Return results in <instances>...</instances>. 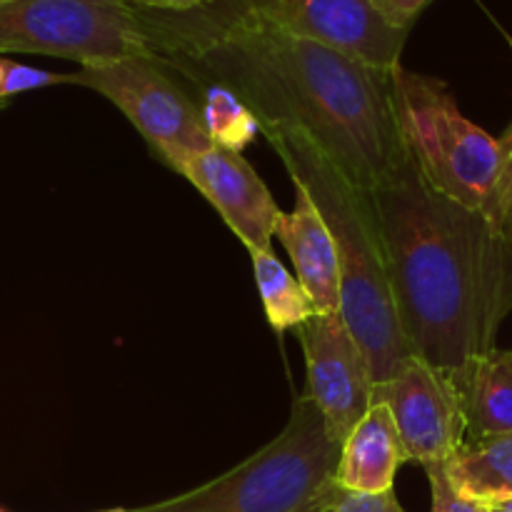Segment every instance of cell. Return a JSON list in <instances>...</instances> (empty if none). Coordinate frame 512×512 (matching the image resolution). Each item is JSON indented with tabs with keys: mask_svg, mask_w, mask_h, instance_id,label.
<instances>
[{
	"mask_svg": "<svg viewBox=\"0 0 512 512\" xmlns=\"http://www.w3.org/2000/svg\"><path fill=\"white\" fill-rule=\"evenodd\" d=\"M148 48L195 88L238 95L260 130L308 138L345 178L373 193L410 150L393 103V70L210 0L190 13L135 10Z\"/></svg>",
	"mask_w": 512,
	"mask_h": 512,
	"instance_id": "cell-1",
	"label": "cell"
},
{
	"mask_svg": "<svg viewBox=\"0 0 512 512\" xmlns=\"http://www.w3.org/2000/svg\"><path fill=\"white\" fill-rule=\"evenodd\" d=\"M373 200L413 358L450 373L493 353L512 310V250L498 225L435 190L413 155L373 190Z\"/></svg>",
	"mask_w": 512,
	"mask_h": 512,
	"instance_id": "cell-2",
	"label": "cell"
},
{
	"mask_svg": "<svg viewBox=\"0 0 512 512\" xmlns=\"http://www.w3.org/2000/svg\"><path fill=\"white\" fill-rule=\"evenodd\" d=\"M290 180L305 185L323 213L340 263L345 323L368 358L373 383L393 378L410 358L385 260L383 230L373 193L345 178L308 138L293 130H263Z\"/></svg>",
	"mask_w": 512,
	"mask_h": 512,
	"instance_id": "cell-3",
	"label": "cell"
},
{
	"mask_svg": "<svg viewBox=\"0 0 512 512\" xmlns=\"http://www.w3.org/2000/svg\"><path fill=\"white\" fill-rule=\"evenodd\" d=\"M343 443L318 405L300 395L288 425L220 478L130 512H330L338 500Z\"/></svg>",
	"mask_w": 512,
	"mask_h": 512,
	"instance_id": "cell-4",
	"label": "cell"
},
{
	"mask_svg": "<svg viewBox=\"0 0 512 512\" xmlns=\"http://www.w3.org/2000/svg\"><path fill=\"white\" fill-rule=\"evenodd\" d=\"M390 78L400 135L428 183L495 220L508 163L503 140L465 118L440 78L403 65Z\"/></svg>",
	"mask_w": 512,
	"mask_h": 512,
	"instance_id": "cell-5",
	"label": "cell"
},
{
	"mask_svg": "<svg viewBox=\"0 0 512 512\" xmlns=\"http://www.w3.org/2000/svg\"><path fill=\"white\" fill-rule=\"evenodd\" d=\"M28 53L108 63L153 55L138 13L123 0H18L0 8V55Z\"/></svg>",
	"mask_w": 512,
	"mask_h": 512,
	"instance_id": "cell-6",
	"label": "cell"
},
{
	"mask_svg": "<svg viewBox=\"0 0 512 512\" xmlns=\"http://www.w3.org/2000/svg\"><path fill=\"white\" fill-rule=\"evenodd\" d=\"M70 83L108 98L175 173L213 145L203 110L155 55H130L70 73Z\"/></svg>",
	"mask_w": 512,
	"mask_h": 512,
	"instance_id": "cell-7",
	"label": "cell"
},
{
	"mask_svg": "<svg viewBox=\"0 0 512 512\" xmlns=\"http://www.w3.org/2000/svg\"><path fill=\"white\" fill-rule=\"evenodd\" d=\"M238 13L280 25L380 70L400 65L405 30L385 23L370 0H215Z\"/></svg>",
	"mask_w": 512,
	"mask_h": 512,
	"instance_id": "cell-8",
	"label": "cell"
},
{
	"mask_svg": "<svg viewBox=\"0 0 512 512\" xmlns=\"http://www.w3.org/2000/svg\"><path fill=\"white\" fill-rule=\"evenodd\" d=\"M373 403L390 410L410 463L445 465L468 440L458 393L448 373L410 358L393 378L373 385Z\"/></svg>",
	"mask_w": 512,
	"mask_h": 512,
	"instance_id": "cell-9",
	"label": "cell"
},
{
	"mask_svg": "<svg viewBox=\"0 0 512 512\" xmlns=\"http://www.w3.org/2000/svg\"><path fill=\"white\" fill-rule=\"evenodd\" d=\"M295 330L308 368L305 395L325 415L330 433L345 443L373 405L368 358L343 313H318Z\"/></svg>",
	"mask_w": 512,
	"mask_h": 512,
	"instance_id": "cell-10",
	"label": "cell"
},
{
	"mask_svg": "<svg viewBox=\"0 0 512 512\" xmlns=\"http://www.w3.org/2000/svg\"><path fill=\"white\" fill-rule=\"evenodd\" d=\"M180 175L208 198L228 228L243 240L245 248L273 250L280 208L265 188L263 178L238 150L213 143L208 150L193 155Z\"/></svg>",
	"mask_w": 512,
	"mask_h": 512,
	"instance_id": "cell-11",
	"label": "cell"
},
{
	"mask_svg": "<svg viewBox=\"0 0 512 512\" xmlns=\"http://www.w3.org/2000/svg\"><path fill=\"white\" fill-rule=\"evenodd\" d=\"M295 205L290 213L280 210L275 238L295 265V278L313 300L318 313H340V263L333 233L323 213L310 198L308 188L293 180Z\"/></svg>",
	"mask_w": 512,
	"mask_h": 512,
	"instance_id": "cell-12",
	"label": "cell"
},
{
	"mask_svg": "<svg viewBox=\"0 0 512 512\" xmlns=\"http://www.w3.org/2000/svg\"><path fill=\"white\" fill-rule=\"evenodd\" d=\"M403 463H408V455L400 443L393 415L383 403H373L345 438L335 483L345 493H390Z\"/></svg>",
	"mask_w": 512,
	"mask_h": 512,
	"instance_id": "cell-13",
	"label": "cell"
},
{
	"mask_svg": "<svg viewBox=\"0 0 512 512\" xmlns=\"http://www.w3.org/2000/svg\"><path fill=\"white\" fill-rule=\"evenodd\" d=\"M470 440L512 433V350L468 360L448 373Z\"/></svg>",
	"mask_w": 512,
	"mask_h": 512,
	"instance_id": "cell-14",
	"label": "cell"
},
{
	"mask_svg": "<svg viewBox=\"0 0 512 512\" xmlns=\"http://www.w3.org/2000/svg\"><path fill=\"white\" fill-rule=\"evenodd\" d=\"M445 475L455 493L475 503L512 498V433L465 440L445 463Z\"/></svg>",
	"mask_w": 512,
	"mask_h": 512,
	"instance_id": "cell-15",
	"label": "cell"
},
{
	"mask_svg": "<svg viewBox=\"0 0 512 512\" xmlns=\"http://www.w3.org/2000/svg\"><path fill=\"white\" fill-rule=\"evenodd\" d=\"M250 260H253L255 285H258L270 328L285 333L290 328H300L305 320L318 315L300 280L288 273L273 250H250Z\"/></svg>",
	"mask_w": 512,
	"mask_h": 512,
	"instance_id": "cell-16",
	"label": "cell"
},
{
	"mask_svg": "<svg viewBox=\"0 0 512 512\" xmlns=\"http://www.w3.org/2000/svg\"><path fill=\"white\" fill-rule=\"evenodd\" d=\"M203 95V120L208 128L210 140L215 145H223L230 150H243L245 145L253 143L258 135L260 123L253 110L243 103L235 93L220 85H205L200 88Z\"/></svg>",
	"mask_w": 512,
	"mask_h": 512,
	"instance_id": "cell-17",
	"label": "cell"
},
{
	"mask_svg": "<svg viewBox=\"0 0 512 512\" xmlns=\"http://www.w3.org/2000/svg\"><path fill=\"white\" fill-rule=\"evenodd\" d=\"M70 83V73H50V70L30 68V65H20L15 60H8L5 65V78L0 85V100H8L10 95L25 93V90L35 88H48V85H60Z\"/></svg>",
	"mask_w": 512,
	"mask_h": 512,
	"instance_id": "cell-18",
	"label": "cell"
},
{
	"mask_svg": "<svg viewBox=\"0 0 512 512\" xmlns=\"http://www.w3.org/2000/svg\"><path fill=\"white\" fill-rule=\"evenodd\" d=\"M430 480V490H433V512H488L483 503L463 498L453 490L448 475H445V465H430L425 468Z\"/></svg>",
	"mask_w": 512,
	"mask_h": 512,
	"instance_id": "cell-19",
	"label": "cell"
},
{
	"mask_svg": "<svg viewBox=\"0 0 512 512\" xmlns=\"http://www.w3.org/2000/svg\"><path fill=\"white\" fill-rule=\"evenodd\" d=\"M505 145V155H508V163H505V175H503V185H500V195H498V210H495V220L493 223L498 225V230L503 233V238L508 240L510 250H512V125L500 135Z\"/></svg>",
	"mask_w": 512,
	"mask_h": 512,
	"instance_id": "cell-20",
	"label": "cell"
},
{
	"mask_svg": "<svg viewBox=\"0 0 512 512\" xmlns=\"http://www.w3.org/2000/svg\"><path fill=\"white\" fill-rule=\"evenodd\" d=\"M370 3H373V8L378 10V15L385 23L410 33L415 20L420 18V13H423L433 0H370Z\"/></svg>",
	"mask_w": 512,
	"mask_h": 512,
	"instance_id": "cell-21",
	"label": "cell"
},
{
	"mask_svg": "<svg viewBox=\"0 0 512 512\" xmlns=\"http://www.w3.org/2000/svg\"><path fill=\"white\" fill-rule=\"evenodd\" d=\"M333 512H405V510L403 505L398 503L393 490L380 495L345 493V490H340Z\"/></svg>",
	"mask_w": 512,
	"mask_h": 512,
	"instance_id": "cell-22",
	"label": "cell"
},
{
	"mask_svg": "<svg viewBox=\"0 0 512 512\" xmlns=\"http://www.w3.org/2000/svg\"><path fill=\"white\" fill-rule=\"evenodd\" d=\"M123 3L143 13H190L208 5L210 0H123Z\"/></svg>",
	"mask_w": 512,
	"mask_h": 512,
	"instance_id": "cell-23",
	"label": "cell"
},
{
	"mask_svg": "<svg viewBox=\"0 0 512 512\" xmlns=\"http://www.w3.org/2000/svg\"><path fill=\"white\" fill-rule=\"evenodd\" d=\"M488 512H512V498L495 500V503H483Z\"/></svg>",
	"mask_w": 512,
	"mask_h": 512,
	"instance_id": "cell-24",
	"label": "cell"
},
{
	"mask_svg": "<svg viewBox=\"0 0 512 512\" xmlns=\"http://www.w3.org/2000/svg\"><path fill=\"white\" fill-rule=\"evenodd\" d=\"M5 65H8V58H0V85H3V78H5ZM8 103V100H0V108Z\"/></svg>",
	"mask_w": 512,
	"mask_h": 512,
	"instance_id": "cell-25",
	"label": "cell"
},
{
	"mask_svg": "<svg viewBox=\"0 0 512 512\" xmlns=\"http://www.w3.org/2000/svg\"><path fill=\"white\" fill-rule=\"evenodd\" d=\"M18 3V0H0V8H5V5H13Z\"/></svg>",
	"mask_w": 512,
	"mask_h": 512,
	"instance_id": "cell-26",
	"label": "cell"
},
{
	"mask_svg": "<svg viewBox=\"0 0 512 512\" xmlns=\"http://www.w3.org/2000/svg\"><path fill=\"white\" fill-rule=\"evenodd\" d=\"M103 512H130V510H120V508H115V510H103Z\"/></svg>",
	"mask_w": 512,
	"mask_h": 512,
	"instance_id": "cell-27",
	"label": "cell"
},
{
	"mask_svg": "<svg viewBox=\"0 0 512 512\" xmlns=\"http://www.w3.org/2000/svg\"><path fill=\"white\" fill-rule=\"evenodd\" d=\"M0 512H3V510H0Z\"/></svg>",
	"mask_w": 512,
	"mask_h": 512,
	"instance_id": "cell-28",
	"label": "cell"
},
{
	"mask_svg": "<svg viewBox=\"0 0 512 512\" xmlns=\"http://www.w3.org/2000/svg\"><path fill=\"white\" fill-rule=\"evenodd\" d=\"M330 512H333V510H330Z\"/></svg>",
	"mask_w": 512,
	"mask_h": 512,
	"instance_id": "cell-29",
	"label": "cell"
}]
</instances>
